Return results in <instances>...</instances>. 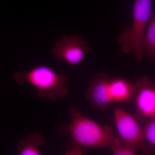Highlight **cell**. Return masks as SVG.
I'll list each match as a JSON object with an SVG mask.
<instances>
[{
    "label": "cell",
    "mask_w": 155,
    "mask_h": 155,
    "mask_svg": "<svg viewBox=\"0 0 155 155\" xmlns=\"http://www.w3.org/2000/svg\"><path fill=\"white\" fill-rule=\"evenodd\" d=\"M69 113L70 123L60 126L59 132L62 135L69 134L74 143L83 148H110L119 141L110 126H102L85 117L74 106L69 108Z\"/></svg>",
    "instance_id": "1"
},
{
    "label": "cell",
    "mask_w": 155,
    "mask_h": 155,
    "mask_svg": "<svg viewBox=\"0 0 155 155\" xmlns=\"http://www.w3.org/2000/svg\"><path fill=\"white\" fill-rule=\"evenodd\" d=\"M13 76L18 84H29L36 90L40 97L51 101L65 96L69 92L67 76L48 65H38L27 71L15 72Z\"/></svg>",
    "instance_id": "2"
},
{
    "label": "cell",
    "mask_w": 155,
    "mask_h": 155,
    "mask_svg": "<svg viewBox=\"0 0 155 155\" xmlns=\"http://www.w3.org/2000/svg\"><path fill=\"white\" fill-rule=\"evenodd\" d=\"M152 12L151 0H134L133 23L117 37L120 50L125 54L133 53L136 61L141 62L143 58V40Z\"/></svg>",
    "instance_id": "3"
},
{
    "label": "cell",
    "mask_w": 155,
    "mask_h": 155,
    "mask_svg": "<svg viewBox=\"0 0 155 155\" xmlns=\"http://www.w3.org/2000/svg\"><path fill=\"white\" fill-rule=\"evenodd\" d=\"M114 117L120 140L148 154L150 149L145 140L143 128L135 116L122 108L116 107L114 109Z\"/></svg>",
    "instance_id": "4"
},
{
    "label": "cell",
    "mask_w": 155,
    "mask_h": 155,
    "mask_svg": "<svg viewBox=\"0 0 155 155\" xmlns=\"http://www.w3.org/2000/svg\"><path fill=\"white\" fill-rule=\"evenodd\" d=\"M90 51L88 43L79 35H64L52 50L56 60L64 61L72 66L80 64Z\"/></svg>",
    "instance_id": "5"
},
{
    "label": "cell",
    "mask_w": 155,
    "mask_h": 155,
    "mask_svg": "<svg viewBox=\"0 0 155 155\" xmlns=\"http://www.w3.org/2000/svg\"><path fill=\"white\" fill-rule=\"evenodd\" d=\"M134 100L135 117L139 122L146 123L155 117V81L147 76L139 78L135 82Z\"/></svg>",
    "instance_id": "6"
},
{
    "label": "cell",
    "mask_w": 155,
    "mask_h": 155,
    "mask_svg": "<svg viewBox=\"0 0 155 155\" xmlns=\"http://www.w3.org/2000/svg\"><path fill=\"white\" fill-rule=\"evenodd\" d=\"M110 79L107 74H97L90 82L87 92V98L90 103L103 110L112 103L109 89Z\"/></svg>",
    "instance_id": "7"
},
{
    "label": "cell",
    "mask_w": 155,
    "mask_h": 155,
    "mask_svg": "<svg viewBox=\"0 0 155 155\" xmlns=\"http://www.w3.org/2000/svg\"><path fill=\"white\" fill-rule=\"evenodd\" d=\"M109 89L112 102L125 103L134 99L136 86L123 78L110 79Z\"/></svg>",
    "instance_id": "8"
},
{
    "label": "cell",
    "mask_w": 155,
    "mask_h": 155,
    "mask_svg": "<svg viewBox=\"0 0 155 155\" xmlns=\"http://www.w3.org/2000/svg\"><path fill=\"white\" fill-rule=\"evenodd\" d=\"M45 143V139L41 134H29L18 143L17 149L21 155H39L40 148Z\"/></svg>",
    "instance_id": "9"
},
{
    "label": "cell",
    "mask_w": 155,
    "mask_h": 155,
    "mask_svg": "<svg viewBox=\"0 0 155 155\" xmlns=\"http://www.w3.org/2000/svg\"><path fill=\"white\" fill-rule=\"evenodd\" d=\"M143 55L155 62V11L151 15L146 31L143 40Z\"/></svg>",
    "instance_id": "10"
},
{
    "label": "cell",
    "mask_w": 155,
    "mask_h": 155,
    "mask_svg": "<svg viewBox=\"0 0 155 155\" xmlns=\"http://www.w3.org/2000/svg\"><path fill=\"white\" fill-rule=\"evenodd\" d=\"M110 149L114 155H134L136 154L137 150L133 147L123 142L120 139Z\"/></svg>",
    "instance_id": "11"
},
{
    "label": "cell",
    "mask_w": 155,
    "mask_h": 155,
    "mask_svg": "<svg viewBox=\"0 0 155 155\" xmlns=\"http://www.w3.org/2000/svg\"><path fill=\"white\" fill-rule=\"evenodd\" d=\"M143 130L146 141L155 148V117L146 123Z\"/></svg>",
    "instance_id": "12"
},
{
    "label": "cell",
    "mask_w": 155,
    "mask_h": 155,
    "mask_svg": "<svg viewBox=\"0 0 155 155\" xmlns=\"http://www.w3.org/2000/svg\"><path fill=\"white\" fill-rule=\"evenodd\" d=\"M83 148L74 143H71L69 144L68 149L66 154L68 155H81L83 153Z\"/></svg>",
    "instance_id": "13"
}]
</instances>
